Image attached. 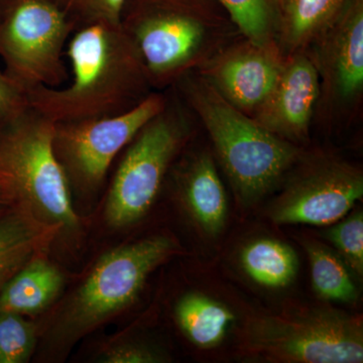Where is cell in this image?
<instances>
[{
  "mask_svg": "<svg viewBox=\"0 0 363 363\" xmlns=\"http://www.w3.org/2000/svg\"><path fill=\"white\" fill-rule=\"evenodd\" d=\"M121 26L156 91L173 87L241 35L215 0H126Z\"/></svg>",
  "mask_w": 363,
  "mask_h": 363,
  "instance_id": "cell-3",
  "label": "cell"
},
{
  "mask_svg": "<svg viewBox=\"0 0 363 363\" xmlns=\"http://www.w3.org/2000/svg\"><path fill=\"white\" fill-rule=\"evenodd\" d=\"M72 80L28 91V104L54 123L121 116L155 92L142 58L121 23L80 26L67 43Z\"/></svg>",
  "mask_w": 363,
  "mask_h": 363,
  "instance_id": "cell-1",
  "label": "cell"
},
{
  "mask_svg": "<svg viewBox=\"0 0 363 363\" xmlns=\"http://www.w3.org/2000/svg\"><path fill=\"white\" fill-rule=\"evenodd\" d=\"M346 0H279L277 44L284 57L303 51Z\"/></svg>",
  "mask_w": 363,
  "mask_h": 363,
  "instance_id": "cell-17",
  "label": "cell"
},
{
  "mask_svg": "<svg viewBox=\"0 0 363 363\" xmlns=\"http://www.w3.org/2000/svg\"><path fill=\"white\" fill-rule=\"evenodd\" d=\"M319 98V76L311 58L305 50L293 52L285 57L274 89L252 118L272 135L301 147L309 140Z\"/></svg>",
  "mask_w": 363,
  "mask_h": 363,
  "instance_id": "cell-13",
  "label": "cell"
},
{
  "mask_svg": "<svg viewBox=\"0 0 363 363\" xmlns=\"http://www.w3.org/2000/svg\"><path fill=\"white\" fill-rule=\"evenodd\" d=\"M284 61L278 45L255 44L240 35L196 72L227 102L252 117L274 89Z\"/></svg>",
  "mask_w": 363,
  "mask_h": 363,
  "instance_id": "cell-12",
  "label": "cell"
},
{
  "mask_svg": "<svg viewBox=\"0 0 363 363\" xmlns=\"http://www.w3.org/2000/svg\"><path fill=\"white\" fill-rule=\"evenodd\" d=\"M338 222V221H337ZM341 259L357 277L363 274V215L357 211L331 227L326 233Z\"/></svg>",
  "mask_w": 363,
  "mask_h": 363,
  "instance_id": "cell-23",
  "label": "cell"
},
{
  "mask_svg": "<svg viewBox=\"0 0 363 363\" xmlns=\"http://www.w3.org/2000/svg\"><path fill=\"white\" fill-rule=\"evenodd\" d=\"M305 51L319 76L315 116L354 117L363 96V0H346Z\"/></svg>",
  "mask_w": 363,
  "mask_h": 363,
  "instance_id": "cell-11",
  "label": "cell"
},
{
  "mask_svg": "<svg viewBox=\"0 0 363 363\" xmlns=\"http://www.w3.org/2000/svg\"><path fill=\"white\" fill-rule=\"evenodd\" d=\"M174 313L184 335L202 350L219 345L235 320L226 306L198 292L182 296Z\"/></svg>",
  "mask_w": 363,
  "mask_h": 363,
  "instance_id": "cell-18",
  "label": "cell"
},
{
  "mask_svg": "<svg viewBox=\"0 0 363 363\" xmlns=\"http://www.w3.org/2000/svg\"><path fill=\"white\" fill-rule=\"evenodd\" d=\"M167 93L164 108L140 128L112 167L104 210L111 228H128L147 214L194 135L195 116L173 88Z\"/></svg>",
  "mask_w": 363,
  "mask_h": 363,
  "instance_id": "cell-5",
  "label": "cell"
},
{
  "mask_svg": "<svg viewBox=\"0 0 363 363\" xmlns=\"http://www.w3.org/2000/svg\"><path fill=\"white\" fill-rule=\"evenodd\" d=\"M184 150L168 177L192 220L207 235H217L225 225L228 205L213 157L208 150Z\"/></svg>",
  "mask_w": 363,
  "mask_h": 363,
  "instance_id": "cell-14",
  "label": "cell"
},
{
  "mask_svg": "<svg viewBox=\"0 0 363 363\" xmlns=\"http://www.w3.org/2000/svg\"><path fill=\"white\" fill-rule=\"evenodd\" d=\"M14 205H16V200L11 188L6 178L0 173V215L6 213L7 210L11 209Z\"/></svg>",
  "mask_w": 363,
  "mask_h": 363,
  "instance_id": "cell-27",
  "label": "cell"
},
{
  "mask_svg": "<svg viewBox=\"0 0 363 363\" xmlns=\"http://www.w3.org/2000/svg\"><path fill=\"white\" fill-rule=\"evenodd\" d=\"M28 106L26 91L0 68V133Z\"/></svg>",
  "mask_w": 363,
  "mask_h": 363,
  "instance_id": "cell-26",
  "label": "cell"
},
{
  "mask_svg": "<svg viewBox=\"0 0 363 363\" xmlns=\"http://www.w3.org/2000/svg\"><path fill=\"white\" fill-rule=\"evenodd\" d=\"M242 350L269 362L360 363L362 319L326 307L264 315L248 324Z\"/></svg>",
  "mask_w": 363,
  "mask_h": 363,
  "instance_id": "cell-7",
  "label": "cell"
},
{
  "mask_svg": "<svg viewBox=\"0 0 363 363\" xmlns=\"http://www.w3.org/2000/svg\"><path fill=\"white\" fill-rule=\"evenodd\" d=\"M61 234L59 226L40 220L21 204L0 215V293L26 262L47 253Z\"/></svg>",
  "mask_w": 363,
  "mask_h": 363,
  "instance_id": "cell-15",
  "label": "cell"
},
{
  "mask_svg": "<svg viewBox=\"0 0 363 363\" xmlns=\"http://www.w3.org/2000/svg\"><path fill=\"white\" fill-rule=\"evenodd\" d=\"M240 264L255 283L269 289L286 288L297 276L298 260L290 245L272 238L253 240L242 248Z\"/></svg>",
  "mask_w": 363,
  "mask_h": 363,
  "instance_id": "cell-19",
  "label": "cell"
},
{
  "mask_svg": "<svg viewBox=\"0 0 363 363\" xmlns=\"http://www.w3.org/2000/svg\"><path fill=\"white\" fill-rule=\"evenodd\" d=\"M242 37L255 44H277L279 0H215Z\"/></svg>",
  "mask_w": 363,
  "mask_h": 363,
  "instance_id": "cell-21",
  "label": "cell"
},
{
  "mask_svg": "<svg viewBox=\"0 0 363 363\" xmlns=\"http://www.w3.org/2000/svg\"><path fill=\"white\" fill-rule=\"evenodd\" d=\"M76 26L92 23H121L126 0H52Z\"/></svg>",
  "mask_w": 363,
  "mask_h": 363,
  "instance_id": "cell-25",
  "label": "cell"
},
{
  "mask_svg": "<svg viewBox=\"0 0 363 363\" xmlns=\"http://www.w3.org/2000/svg\"><path fill=\"white\" fill-rule=\"evenodd\" d=\"M63 272L47 253L33 257L0 293V310L33 318L51 310L65 289Z\"/></svg>",
  "mask_w": 363,
  "mask_h": 363,
  "instance_id": "cell-16",
  "label": "cell"
},
{
  "mask_svg": "<svg viewBox=\"0 0 363 363\" xmlns=\"http://www.w3.org/2000/svg\"><path fill=\"white\" fill-rule=\"evenodd\" d=\"M286 175L269 210L277 224L335 223L362 198V169L340 157L304 152Z\"/></svg>",
  "mask_w": 363,
  "mask_h": 363,
  "instance_id": "cell-10",
  "label": "cell"
},
{
  "mask_svg": "<svg viewBox=\"0 0 363 363\" xmlns=\"http://www.w3.org/2000/svg\"><path fill=\"white\" fill-rule=\"evenodd\" d=\"M171 88L204 126L243 204H255L269 194L304 155L302 147L272 135L227 102L197 72L186 74Z\"/></svg>",
  "mask_w": 363,
  "mask_h": 363,
  "instance_id": "cell-4",
  "label": "cell"
},
{
  "mask_svg": "<svg viewBox=\"0 0 363 363\" xmlns=\"http://www.w3.org/2000/svg\"><path fill=\"white\" fill-rule=\"evenodd\" d=\"M96 359L104 363H157L167 362L162 351L130 336L111 338L98 350Z\"/></svg>",
  "mask_w": 363,
  "mask_h": 363,
  "instance_id": "cell-24",
  "label": "cell"
},
{
  "mask_svg": "<svg viewBox=\"0 0 363 363\" xmlns=\"http://www.w3.org/2000/svg\"><path fill=\"white\" fill-rule=\"evenodd\" d=\"M77 28L52 0H0V60L26 93L69 81L67 43Z\"/></svg>",
  "mask_w": 363,
  "mask_h": 363,
  "instance_id": "cell-8",
  "label": "cell"
},
{
  "mask_svg": "<svg viewBox=\"0 0 363 363\" xmlns=\"http://www.w3.org/2000/svg\"><path fill=\"white\" fill-rule=\"evenodd\" d=\"M179 252L174 238L159 234L100 255L40 327L43 358L64 359L81 339L130 309L150 274Z\"/></svg>",
  "mask_w": 363,
  "mask_h": 363,
  "instance_id": "cell-2",
  "label": "cell"
},
{
  "mask_svg": "<svg viewBox=\"0 0 363 363\" xmlns=\"http://www.w3.org/2000/svg\"><path fill=\"white\" fill-rule=\"evenodd\" d=\"M306 252L311 266L313 286L320 297L334 302H353L357 297L350 269L340 255L321 242L308 240Z\"/></svg>",
  "mask_w": 363,
  "mask_h": 363,
  "instance_id": "cell-20",
  "label": "cell"
},
{
  "mask_svg": "<svg viewBox=\"0 0 363 363\" xmlns=\"http://www.w3.org/2000/svg\"><path fill=\"white\" fill-rule=\"evenodd\" d=\"M39 340V325L30 318L0 310V363L30 362Z\"/></svg>",
  "mask_w": 363,
  "mask_h": 363,
  "instance_id": "cell-22",
  "label": "cell"
},
{
  "mask_svg": "<svg viewBox=\"0 0 363 363\" xmlns=\"http://www.w3.org/2000/svg\"><path fill=\"white\" fill-rule=\"evenodd\" d=\"M55 123L28 106L0 133V173L16 204L28 208L40 220L76 236L82 218L74 206L68 179L55 154Z\"/></svg>",
  "mask_w": 363,
  "mask_h": 363,
  "instance_id": "cell-6",
  "label": "cell"
},
{
  "mask_svg": "<svg viewBox=\"0 0 363 363\" xmlns=\"http://www.w3.org/2000/svg\"><path fill=\"white\" fill-rule=\"evenodd\" d=\"M167 99V90L155 91L121 116L55 123L52 145L73 197H93L104 189L117 157Z\"/></svg>",
  "mask_w": 363,
  "mask_h": 363,
  "instance_id": "cell-9",
  "label": "cell"
}]
</instances>
